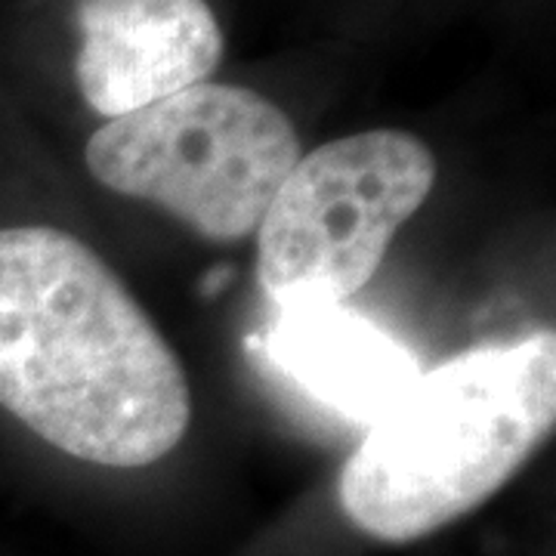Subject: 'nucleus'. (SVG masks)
I'll use <instances>...</instances> for the list:
<instances>
[{
    "label": "nucleus",
    "instance_id": "obj_2",
    "mask_svg": "<svg viewBox=\"0 0 556 556\" xmlns=\"http://www.w3.org/2000/svg\"><path fill=\"white\" fill-rule=\"evenodd\" d=\"M554 420V331L470 350L420 375L368 427L343 464L340 507L387 544L433 535L517 477Z\"/></svg>",
    "mask_w": 556,
    "mask_h": 556
},
{
    "label": "nucleus",
    "instance_id": "obj_3",
    "mask_svg": "<svg viewBox=\"0 0 556 556\" xmlns=\"http://www.w3.org/2000/svg\"><path fill=\"white\" fill-rule=\"evenodd\" d=\"M84 159L105 189L159 204L204 239L239 241L300 161V137L273 100L204 80L109 121Z\"/></svg>",
    "mask_w": 556,
    "mask_h": 556
},
{
    "label": "nucleus",
    "instance_id": "obj_5",
    "mask_svg": "<svg viewBox=\"0 0 556 556\" xmlns=\"http://www.w3.org/2000/svg\"><path fill=\"white\" fill-rule=\"evenodd\" d=\"M75 80L87 105L115 121L204 84L223 31L204 0H84Z\"/></svg>",
    "mask_w": 556,
    "mask_h": 556
},
{
    "label": "nucleus",
    "instance_id": "obj_4",
    "mask_svg": "<svg viewBox=\"0 0 556 556\" xmlns=\"http://www.w3.org/2000/svg\"><path fill=\"white\" fill-rule=\"evenodd\" d=\"M437 182L427 142L405 130H365L300 155L257 226V276L281 303L362 291L399 226Z\"/></svg>",
    "mask_w": 556,
    "mask_h": 556
},
{
    "label": "nucleus",
    "instance_id": "obj_1",
    "mask_svg": "<svg viewBox=\"0 0 556 556\" xmlns=\"http://www.w3.org/2000/svg\"><path fill=\"white\" fill-rule=\"evenodd\" d=\"M0 408L65 455L149 467L192 424L170 343L97 251L53 226L0 229Z\"/></svg>",
    "mask_w": 556,
    "mask_h": 556
},
{
    "label": "nucleus",
    "instance_id": "obj_6",
    "mask_svg": "<svg viewBox=\"0 0 556 556\" xmlns=\"http://www.w3.org/2000/svg\"><path fill=\"white\" fill-rule=\"evenodd\" d=\"M263 353L303 393L365 427L420 378L415 356L393 334L334 300L281 303Z\"/></svg>",
    "mask_w": 556,
    "mask_h": 556
}]
</instances>
